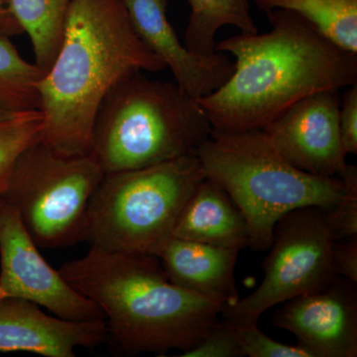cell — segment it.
I'll return each mask as SVG.
<instances>
[{"label": "cell", "instance_id": "cell-2", "mask_svg": "<svg viewBox=\"0 0 357 357\" xmlns=\"http://www.w3.org/2000/svg\"><path fill=\"white\" fill-rule=\"evenodd\" d=\"M165 69L134 31L122 0H73L57 57L39 82L40 141L64 156L91 153L107 93L134 73Z\"/></svg>", "mask_w": 357, "mask_h": 357}, {"label": "cell", "instance_id": "cell-13", "mask_svg": "<svg viewBox=\"0 0 357 357\" xmlns=\"http://www.w3.org/2000/svg\"><path fill=\"white\" fill-rule=\"evenodd\" d=\"M109 340L105 319L72 321L45 314L20 298L0 299V351H24L46 357H75L79 347Z\"/></svg>", "mask_w": 357, "mask_h": 357}, {"label": "cell", "instance_id": "cell-4", "mask_svg": "<svg viewBox=\"0 0 357 357\" xmlns=\"http://www.w3.org/2000/svg\"><path fill=\"white\" fill-rule=\"evenodd\" d=\"M211 132L198 100L176 83L136 72L102 100L93 121L91 154L105 174L135 170L196 153Z\"/></svg>", "mask_w": 357, "mask_h": 357}, {"label": "cell", "instance_id": "cell-23", "mask_svg": "<svg viewBox=\"0 0 357 357\" xmlns=\"http://www.w3.org/2000/svg\"><path fill=\"white\" fill-rule=\"evenodd\" d=\"M178 357H244L234 326L222 319L201 340Z\"/></svg>", "mask_w": 357, "mask_h": 357}, {"label": "cell", "instance_id": "cell-18", "mask_svg": "<svg viewBox=\"0 0 357 357\" xmlns=\"http://www.w3.org/2000/svg\"><path fill=\"white\" fill-rule=\"evenodd\" d=\"M264 13L299 14L344 50L357 54V0H251Z\"/></svg>", "mask_w": 357, "mask_h": 357}, {"label": "cell", "instance_id": "cell-24", "mask_svg": "<svg viewBox=\"0 0 357 357\" xmlns=\"http://www.w3.org/2000/svg\"><path fill=\"white\" fill-rule=\"evenodd\" d=\"M340 100V128L347 154H357V84L347 86Z\"/></svg>", "mask_w": 357, "mask_h": 357}, {"label": "cell", "instance_id": "cell-6", "mask_svg": "<svg viewBox=\"0 0 357 357\" xmlns=\"http://www.w3.org/2000/svg\"><path fill=\"white\" fill-rule=\"evenodd\" d=\"M204 178L196 153L105 174L89 203L84 241L102 250L156 256Z\"/></svg>", "mask_w": 357, "mask_h": 357}, {"label": "cell", "instance_id": "cell-27", "mask_svg": "<svg viewBox=\"0 0 357 357\" xmlns=\"http://www.w3.org/2000/svg\"><path fill=\"white\" fill-rule=\"evenodd\" d=\"M22 114H24V112H22ZM22 114H9V112H0V124L11 121V119H15V117L20 116Z\"/></svg>", "mask_w": 357, "mask_h": 357}, {"label": "cell", "instance_id": "cell-3", "mask_svg": "<svg viewBox=\"0 0 357 357\" xmlns=\"http://www.w3.org/2000/svg\"><path fill=\"white\" fill-rule=\"evenodd\" d=\"M59 271L100 307L109 340L129 356L188 351L225 307L176 285L154 255L91 248Z\"/></svg>", "mask_w": 357, "mask_h": 357}, {"label": "cell", "instance_id": "cell-16", "mask_svg": "<svg viewBox=\"0 0 357 357\" xmlns=\"http://www.w3.org/2000/svg\"><path fill=\"white\" fill-rule=\"evenodd\" d=\"M191 6L185 30L184 44L192 53L208 56L215 53V35L225 26L241 33H257L249 0H188Z\"/></svg>", "mask_w": 357, "mask_h": 357}, {"label": "cell", "instance_id": "cell-26", "mask_svg": "<svg viewBox=\"0 0 357 357\" xmlns=\"http://www.w3.org/2000/svg\"><path fill=\"white\" fill-rule=\"evenodd\" d=\"M22 33L24 32L14 16L10 0H0V36L11 38Z\"/></svg>", "mask_w": 357, "mask_h": 357}, {"label": "cell", "instance_id": "cell-9", "mask_svg": "<svg viewBox=\"0 0 357 357\" xmlns=\"http://www.w3.org/2000/svg\"><path fill=\"white\" fill-rule=\"evenodd\" d=\"M20 213L0 199V299L20 298L72 321L105 319L100 307L40 255Z\"/></svg>", "mask_w": 357, "mask_h": 357}, {"label": "cell", "instance_id": "cell-22", "mask_svg": "<svg viewBox=\"0 0 357 357\" xmlns=\"http://www.w3.org/2000/svg\"><path fill=\"white\" fill-rule=\"evenodd\" d=\"M230 325L236 331L244 357H312L299 344H282L268 337L258 328V324Z\"/></svg>", "mask_w": 357, "mask_h": 357}, {"label": "cell", "instance_id": "cell-11", "mask_svg": "<svg viewBox=\"0 0 357 357\" xmlns=\"http://www.w3.org/2000/svg\"><path fill=\"white\" fill-rule=\"evenodd\" d=\"M340 278L283 303L272 325L292 333L312 357L357 356V288Z\"/></svg>", "mask_w": 357, "mask_h": 357}, {"label": "cell", "instance_id": "cell-14", "mask_svg": "<svg viewBox=\"0 0 357 357\" xmlns=\"http://www.w3.org/2000/svg\"><path fill=\"white\" fill-rule=\"evenodd\" d=\"M239 250L172 236L157 252L171 281L223 306L239 299L234 270Z\"/></svg>", "mask_w": 357, "mask_h": 357}, {"label": "cell", "instance_id": "cell-17", "mask_svg": "<svg viewBox=\"0 0 357 357\" xmlns=\"http://www.w3.org/2000/svg\"><path fill=\"white\" fill-rule=\"evenodd\" d=\"M72 1L10 0L14 16L31 40L35 64L44 75L57 57Z\"/></svg>", "mask_w": 357, "mask_h": 357}, {"label": "cell", "instance_id": "cell-15", "mask_svg": "<svg viewBox=\"0 0 357 357\" xmlns=\"http://www.w3.org/2000/svg\"><path fill=\"white\" fill-rule=\"evenodd\" d=\"M173 236L243 250L248 248V225L222 187L204 178L181 211Z\"/></svg>", "mask_w": 357, "mask_h": 357}, {"label": "cell", "instance_id": "cell-5", "mask_svg": "<svg viewBox=\"0 0 357 357\" xmlns=\"http://www.w3.org/2000/svg\"><path fill=\"white\" fill-rule=\"evenodd\" d=\"M204 177L222 187L248 225V248L266 251L275 225L286 213L306 206L330 210L344 191L340 177H319L284 158L262 129L213 130L197 149Z\"/></svg>", "mask_w": 357, "mask_h": 357}, {"label": "cell", "instance_id": "cell-10", "mask_svg": "<svg viewBox=\"0 0 357 357\" xmlns=\"http://www.w3.org/2000/svg\"><path fill=\"white\" fill-rule=\"evenodd\" d=\"M340 89L294 103L261 128L291 165L319 177H338L347 166L340 128Z\"/></svg>", "mask_w": 357, "mask_h": 357}, {"label": "cell", "instance_id": "cell-7", "mask_svg": "<svg viewBox=\"0 0 357 357\" xmlns=\"http://www.w3.org/2000/svg\"><path fill=\"white\" fill-rule=\"evenodd\" d=\"M93 154L64 156L41 141L26 148L0 196L20 213L39 248L84 241L89 203L103 177Z\"/></svg>", "mask_w": 357, "mask_h": 357}, {"label": "cell", "instance_id": "cell-20", "mask_svg": "<svg viewBox=\"0 0 357 357\" xmlns=\"http://www.w3.org/2000/svg\"><path fill=\"white\" fill-rule=\"evenodd\" d=\"M42 128L43 116L39 110L24 112L0 124V196L6 191L18 157L40 140Z\"/></svg>", "mask_w": 357, "mask_h": 357}, {"label": "cell", "instance_id": "cell-1", "mask_svg": "<svg viewBox=\"0 0 357 357\" xmlns=\"http://www.w3.org/2000/svg\"><path fill=\"white\" fill-rule=\"evenodd\" d=\"M267 33H241L217 42L234 70L217 91L199 100L213 130L261 129L302 98L357 84V54L338 46L292 11L266 13Z\"/></svg>", "mask_w": 357, "mask_h": 357}, {"label": "cell", "instance_id": "cell-21", "mask_svg": "<svg viewBox=\"0 0 357 357\" xmlns=\"http://www.w3.org/2000/svg\"><path fill=\"white\" fill-rule=\"evenodd\" d=\"M338 177L344 191L335 206L326 210L328 222L335 241L357 236V168L347 164Z\"/></svg>", "mask_w": 357, "mask_h": 357}, {"label": "cell", "instance_id": "cell-19", "mask_svg": "<svg viewBox=\"0 0 357 357\" xmlns=\"http://www.w3.org/2000/svg\"><path fill=\"white\" fill-rule=\"evenodd\" d=\"M43 72L23 59L9 37L0 36V112L39 110V82Z\"/></svg>", "mask_w": 357, "mask_h": 357}, {"label": "cell", "instance_id": "cell-8", "mask_svg": "<svg viewBox=\"0 0 357 357\" xmlns=\"http://www.w3.org/2000/svg\"><path fill=\"white\" fill-rule=\"evenodd\" d=\"M335 241L325 208L286 213L275 225L259 287L223 307L222 319L234 325L258 324L267 310L331 285L340 277L333 262Z\"/></svg>", "mask_w": 357, "mask_h": 357}, {"label": "cell", "instance_id": "cell-12", "mask_svg": "<svg viewBox=\"0 0 357 357\" xmlns=\"http://www.w3.org/2000/svg\"><path fill=\"white\" fill-rule=\"evenodd\" d=\"M134 31L152 53L169 68L175 83L196 100L211 95L234 70V62L215 52L192 53L178 39L167 15L168 0H122Z\"/></svg>", "mask_w": 357, "mask_h": 357}, {"label": "cell", "instance_id": "cell-25", "mask_svg": "<svg viewBox=\"0 0 357 357\" xmlns=\"http://www.w3.org/2000/svg\"><path fill=\"white\" fill-rule=\"evenodd\" d=\"M333 262L340 277L357 283V236L335 241Z\"/></svg>", "mask_w": 357, "mask_h": 357}]
</instances>
